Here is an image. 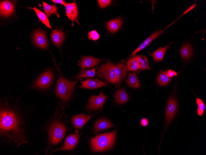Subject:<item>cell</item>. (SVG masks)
<instances>
[{"instance_id":"1","label":"cell","mask_w":206,"mask_h":155,"mask_svg":"<svg viewBox=\"0 0 206 155\" xmlns=\"http://www.w3.org/2000/svg\"><path fill=\"white\" fill-rule=\"evenodd\" d=\"M4 105H1V137L18 146L27 143L22 118L15 110L9 108L7 104Z\"/></svg>"},{"instance_id":"2","label":"cell","mask_w":206,"mask_h":155,"mask_svg":"<svg viewBox=\"0 0 206 155\" xmlns=\"http://www.w3.org/2000/svg\"><path fill=\"white\" fill-rule=\"evenodd\" d=\"M117 131L98 134L90 140L92 150L94 152L108 150L113 146L115 140Z\"/></svg>"},{"instance_id":"3","label":"cell","mask_w":206,"mask_h":155,"mask_svg":"<svg viewBox=\"0 0 206 155\" xmlns=\"http://www.w3.org/2000/svg\"><path fill=\"white\" fill-rule=\"evenodd\" d=\"M76 81H71L60 75L56 82V95L64 102L71 98Z\"/></svg>"},{"instance_id":"4","label":"cell","mask_w":206,"mask_h":155,"mask_svg":"<svg viewBox=\"0 0 206 155\" xmlns=\"http://www.w3.org/2000/svg\"><path fill=\"white\" fill-rule=\"evenodd\" d=\"M68 130L61 122L55 121L53 122L48 129L49 140L51 144L55 145L60 143Z\"/></svg>"},{"instance_id":"5","label":"cell","mask_w":206,"mask_h":155,"mask_svg":"<svg viewBox=\"0 0 206 155\" xmlns=\"http://www.w3.org/2000/svg\"><path fill=\"white\" fill-rule=\"evenodd\" d=\"M115 66V65L109 61L102 64L97 70V75L111 83L116 84Z\"/></svg>"},{"instance_id":"6","label":"cell","mask_w":206,"mask_h":155,"mask_svg":"<svg viewBox=\"0 0 206 155\" xmlns=\"http://www.w3.org/2000/svg\"><path fill=\"white\" fill-rule=\"evenodd\" d=\"M53 79V73L52 70H48L42 74L33 85V87L45 89L51 85Z\"/></svg>"},{"instance_id":"7","label":"cell","mask_w":206,"mask_h":155,"mask_svg":"<svg viewBox=\"0 0 206 155\" xmlns=\"http://www.w3.org/2000/svg\"><path fill=\"white\" fill-rule=\"evenodd\" d=\"M107 98L102 91L98 96L93 95L89 99L87 109L90 111L101 110Z\"/></svg>"},{"instance_id":"8","label":"cell","mask_w":206,"mask_h":155,"mask_svg":"<svg viewBox=\"0 0 206 155\" xmlns=\"http://www.w3.org/2000/svg\"><path fill=\"white\" fill-rule=\"evenodd\" d=\"M33 43L42 49H46L48 47V41L45 32L41 30L34 31L32 35Z\"/></svg>"},{"instance_id":"9","label":"cell","mask_w":206,"mask_h":155,"mask_svg":"<svg viewBox=\"0 0 206 155\" xmlns=\"http://www.w3.org/2000/svg\"><path fill=\"white\" fill-rule=\"evenodd\" d=\"M79 139L78 133L70 135L67 137L63 145L52 152L51 153L59 151L69 150L73 149L77 144Z\"/></svg>"},{"instance_id":"10","label":"cell","mask_w":206,"mask_h":155,"mask_svg":"<svg viewBox=\"0 0 206 155\" xmlns=\"http://www.w3.org/2000/svg\"><path fill=\"white\" fill-rule=\"evenodd\" d=\"M177 103L173 97L169 98L166 112V124L167 125L172 120L177 111Z\"/></svg>"},{"instance_id":"11","label":"cell","mask_w":206,"mask_h":155,"mask_svg":"<svg viewBox=\"0 0 206 155\" xmlns=\"http://www.w3.org/2000/svg\"><path fill=\"white\" fill-rule=\"evenodd\" d=\"M15 3L10 1H1L0 4V14L1 16L7 17L14 13Z\"/></svg>"},{"instance_id":"12","label":"cell","mask_w":206,"mask_h":155,"mask_svg":"<svg viewBox=\"0 0 206 155\" xmlns=\"http://www.w3.org/2000/svg\"><path fill=\"white\" fill-rule=\"evenodd\" d=\"M177 19L175 20L173 22L171 23L165 29L161 30L156 31L154 32L152 34L150 35L133 52H132V54L130 56H134L136 55V54L138 52L141 50L145 48L154 40L157 38L161 34H162L167 28L170 27V26L173 24L175 21Z\"/></svg>"},{"instance_id":"13","label":"cell","mask_w":206,"mask_h":155,"mask_svg":"<svg viewBox=\"0 0 206 155\" xmlns=\"http://www.w3.org/2000/svg\"><path fill=\"white\" fill-rule=\"evenodd\" d=\"M64 6L66 15L72 21V25L74 26V22L78 18V11L77 4L75 1L71 3H66Z\"/></svg>"},{"instance_id":"14","label":"cell","mask_w":206,"mask_h":155,"mask_svg":"<svg viewBox=\"0 0 206 155\" xmlns=\"http://www.w3.org/2000/svg\"><path fill=\"white\" fill-rule=\"evenodd\" d=\"M93 115L81 114L75 115L71 118V122L76 129L81 128Z\"/></svg>"},{"instance_id":"15","label":"cell","mask_w":206,"mask_h":155,"mask_svg":"<svg viewBox=\"0 0 206 155\" xmlns=\"http://www.w3.org/2000/svg\"><path fill=\"white\" fill-rule=\"evenodd\" d=\"M81 87L83 88L93 89L103 87L107 85V84L97 78L92 79H87L81 82Z\"/></svg>"},{"instance_id":"16","label":"cell","mask_w":206,"mask_h":155,"mask_svg":"<svg viewBox=\"0 0 206 155\" xmlns=\"http://www.w3.org/2000/svg\"><path fill=\"white\" fill-rule=\"evenodd\" d=\"M127 71L125 65L121 62H119L115 65L114 71L116 76V84L119 85L122 80L127 75Z\"/></svg>"},{"instance_id":"17","label":"cell","mask_w":206,"mask_h":155,"mask_svg":"<svg viewBox=\"0 0 206 155\" xmlns=\"http://www.w3.org/2000/svg\"><path fill=\"white\" fill-rule=\"evenodd\" d=\"M103 59H99L91 56H83L80 62V67L84 69L94 67L97 65Z\"/></svg>"},{"instance_id":"18","label":"cell","mask_w":206,"mask_h":155,"mask_svg":"<svg viewBox=\"0 0 206 155\" xmlns=\"http://www.w3.org/2000/svg\"><path fill=\"white\" fill-rule=\"evenodd\" d=\"M51 38L53 43L58 47H60L64 41V36L61 30L55 29L52 32Z\"/></svg>"},{"instance_id":"19","label":"cell","mask_w":206,"mask_h":155,"mask_svg":"<svg viewBox=\"0 0 206 155\" xmlns=\"http://www.w3.org/2000/svg\"><path fill=\"white\" fill-rule=\"evenodd\" d=\"M113 126L109 120L104 118L97 120L95 123L93 128L95 133L105 130Z\"/></svg>"},{"instance_id":"20","label":"cell","mask_w":206,"mask_h":155,"mask_svg":"<svg viewBox=\"0 0 206 155\" xmlns=\"http://www.w3.org/2000/svg\"><path fill=\"white\" fill-rule=\"evenodd\" d=\"M173 42V41L171 42L166 46L162 48L160 47L154 52L150 54L153 58L154 62H159L162 60L166 51Z\"/></svg>"},{"instance_id":"21","label":"cell","mask_w":206,"mask_h":155,"mask_svg":"<svg viewBox=\"0 0 206 155\" xmlns=\"http://www.w3.org/2000/svg\"><path fill=\"white\" fill-rule=\"evenodd\" d=\"M122 23V19L118 18L109 21L107 24V28L111 33L115 32L121 28Z\"/></svg>"},{"instance_id":"22","label":"cell","mask_w":206,"mask_h":155,"mask_svg":"<svg viewBox=\"0 0 206 155\" xmlns=\"http://www.w3.org/2000/svg\"><path fill=\"white\" fill-rule=\"evenodd\" d=\"M114 97L116 101L119 104H123L129 99L128 94L122 89H119L116 92Z\"/></svg>"},{"instance_id":"23","label":"cell","mask_w":206,"mask_h":155,"mask_svg":"<svg viewBox=\"0 0 206 155\" xmlns=\"http://www.w3.org/2000/svg\"><path fill=\"white\" fill-rule=\"evenodd\" d=\"M125 81L128 85L132 88H137L140 87V84L135 72L129 73Z\"/></svg>"},{"instance_id":"24","label":"cell","mask_w":206,"mask_h":155,"mask_svg":"<svg viewBox=\"0 0 206 155\" xmlns=\"http://www.w3.org/2000/svg\"><path fill=\"white\" fill-rule=\"evenodd\" d=\"M43 5V10L48 18L52 14L56 15L58 17H60L59 14L57 12V7L55 5L48 4L44 1Z\"/></svg>"},{"instance_id":"25","label":"cell","mask_w":206,"mask_h":155,"mask_svg":"<svg viewBox=\"0 0 206 155\" xmlns=\"http://www.w3.org/2000/svg\"><path fill=\"white\" fill-rule=\"evenodd\" d=\"M126 67L127 70L137 71L139 68L138 56L135 55L130 58L126 63Z\"/></svg>"},{"instance_id":"26","label":"cell","mask_w":206,"mask_h":155,"mask_svg":"<svg viewBox=\"0 0 206 155\" xmlns=\"http://www.w3.org/2000/svg\"><path fill=\"white\" fill-rule=\"evenodd\" d=\"M192 51V47L189 43L184 45L181 47L180 51L182 58L187 60L189 59L191 57Z\"/></svg>"},{"instance_id":"27","label":"cell","mask_w":206,"mask_h":155,"mask_svg":"<svg viewBox=\"0 0 206 155\" xmlns=\"http://www.w3.org/2000/svg\"><path fill=\"white\" fill-rule=\"evenodd\" d=\"M27 8L34 10L42 23L45 24L48 28H52L49 23V20L44 12L38 9L35 6L34 7H27Z\"/></svg>"},{"instance_id":"28","label":"cell","mask_w":206,"mask_h":155,"mask_svg":"<svg viewBox=\"0 0 206 155\" xmlns=\"http://www.w3.org/2000/svg\"><path fill=\"white\" fill-rule=\"evenodd\" d=\"M137 56L139 67V69L137 71L138 73H139L140 71L144 70L145 69L151 70L149 66V62L147 57L145 56L142 55Z\"/></svg>"},{"instance_id":"29","label":"cell","mask_w":206,"mask_h":155,"mask_svg":"<svg viewBox=\"0 0 206 155\" xmlns=\"http://www.w3.org/2000/svg\"><path fill=\"white\" fill-rule=\"evenodd\" d=\"M96 69V68L88 70L83 69L76 76V78L81 79L85 78L93 77L95 75Z\"/></svg>"},{"instance_id":"30","label":"cell","mask_w":206,"mask_h":155,"mask_svg":"<svg viewBox=\"0 0 206 155\" xmlns=\"http://www.w3.org/2000/svg\"><path fill=\"white\" fill-rule=\"evenodd\" d=\"M167 72L166 71L161 72L158 76V82L159 84L161 85H166L170 82L171 79V78L167 76Z\"/></svg>"},{"instance_id":"31","label":"cell","mask_w":206,"mask_h":155,"mask_svg":"<svg viewBox=\"0 0 206 155\" xmlns=\"http://www.w3.org/2000/svg\"><path fill=\"white\" fill-rule=\"evenodd\" d=\"M196 102L197 104V112L198 115L202 116L204 111L205 105L203 101L200 99L196 98Z\"/></svg>"},{"instance_id":"32","label":"cell","mask_w":206,"mask_h":155,"mask_svg":"<svg viewBox=\"0 0 206 155\" xmlns=\"http://www.w3.org/2000/svg\"><path fill=\"white\" fill-rule=\"evenodd\" d=\"M89 38L92 39L93 41L98 40L100 37L99 34L96 30H93L88 33Z\"/></svg>"},{"instance_id":"33","label":"cell","mask_w":206,"mask_h":155,"mask_svg":"<svg viewBox=\"0 0 206 155\" xmlns=\"http://www.w3.org/2000/svg\"><path fill=\"white\" fill-rule=\"evenodd\" d=\"M111 0H98V2L100 7L103 8L106 7L111 4Z\"/></svg>"},{"instance_id":"34","label":"cell","mask_w":206,"mask_h":155,"mask_svg":"<svg viewBox=\"0 0 206 155\" xmlns=\"http://www.w3.org/2000/svg\"><path fill=\"white\" fill-rule=\"evenodd\" d=\"M167 76L169 77L172 78L174 76L177 75V73L175 71L169 70L167 72Z\"/></svg>"},{"instance_id":"35","label":"cell","mask_w":206,"mask_h":155,"mask_svg":"<svg viewBox=\"0 0 206 155\" xmlns=\"http://www.w3.org/2000/svg\"><path fill=\"white\" fill-rule=\"evenodd\" d=\"M140 123L142 126L145 127L148 125L149 121L146 118H143L141 119Z\"/></svg>"},{"instance_id":"36","label":"cell","mask_w":206,"mask_h":155,"mask_svg":"<svg viewBox=\"0 0 206 155\" xmlns=\"http://www.w3.org/2000/svg\"><path fill=\"white\" fill-rule=\"evenodd\" d=\"M196 5V4H194V5H192L191 6H190L189 8H188V9H187L184 12H183V13L181 15L179 16L180 17H181L182 16H183L184 15L186 14L187 13H188V12L192 10V9H193V8H194Z\"/></svg>"},{"instance_id":"37","label":"cell","mask_w":206,"mask_h":155,"mask_svg":"<svg viewBox=\"0 0 206 155\" xmlns=\"http://www.w3.org/2000/svg\"><path fill=\"white\" fill-rule=\"evenodd\" d=\"M52 1L55 3L60 4L64 5V6L66 3L63 0H52Z\"/></svg>"}]
</instances>
